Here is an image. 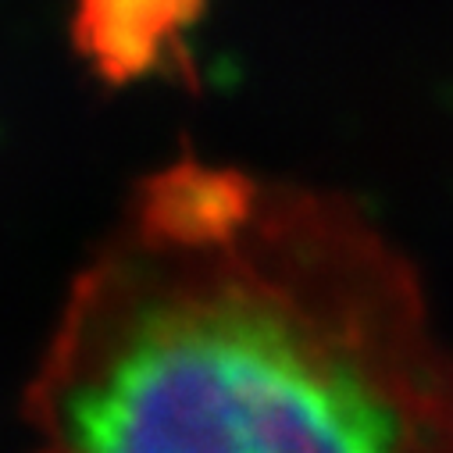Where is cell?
<instances>
[{
    "instance_id": "6da1fadb",
    "label": "cell",
    "mask_w": 453,
    "mask_h": 453,
    "mask_svg": "<svg viewBox=\"0 0 453 453\" xmlns=\"http://www.w3.org/2000/svg\"><path fill=\"white\" fill-rule=\"evenodd\" d=\"M26 421L33 453H453V357L361 207L182 154L75 275Z\"/></svg>"
},
{
    "instance_id": "7a4b0ae2",
    "label": "cell",
    "mask_w": 453,
    "mask_h": 453,
    "mask_svg": "<svg viewBox=\"0 0 453 453\" xmlns=\"http://www.w3.org/2000/svg\"><path fill=\"white\" fill-rule=\"evenodd\" d=\"M211 0H72L68 36L100 86L189 72V36Z\"/></svg>"
}]
</instances>
